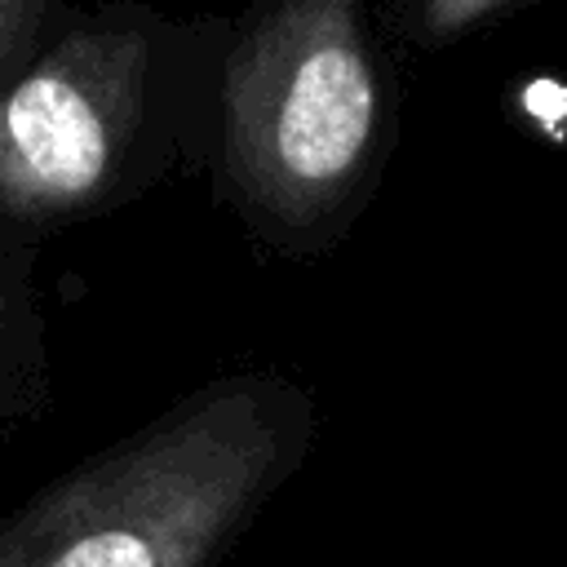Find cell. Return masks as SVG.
I'll return each instance as SVG.
<instances>
[{"instance_id": "obj_1", "label": "cell", "mask_w": 567, "mask_h": 567, "mask_svg": "<svg viewBox=\"0 0 567 567\" xmlns=\"http://www.w3.org/2000/svg\"><path fill=\"white\" fill-rule=\"evenodd\" d=\"M226 40L217 13L71 4L0 89V226L97 217L213 151Z\"/></svg>"}, {"instance_id": "obj_2", "label": "cell", "mask_w": 567, "mask_h": 567, "mask_svg": "<svg viewBox=\"0 0 567 567\" xmlns=\"http://www.w3.org/2000/svg\"><path fill=\"white\" fill-rule=\"evenodd\" d=\"M310 399L226 377L0 518V567H208L284 483Z\"/></svg>"}, {"instance_id": "obj_3", "label": "cell", "mask_w": 567, "mask_h": 567, "mask_svg": "<svg viewBox=\"0 0 567 567\" xmlns=\"http://www.w3.org/2000/svg\"><path fill=\"white\" fill-rule=\"evenodd\" d=\"M390 89L368 0H252L230 22L213 155L275 239H319L372 182Z\"/></svg>"}, {"instance_id": "obj_4", "label": "cell", "mask_w": 567, "mask_h": 567, "mask_svg": "<svg viewBox=\"0 0 567 567\" xmlns=\"http://www.w3.org/2000/svg\"><path fill=\"white\" fill-rule=\"evenodd\" d=\"M71 0H0V89L22 71Z\"/></svg>"}, {"instance_id": "obj_5", "label": "cell", "mask_w": 567, "mask_h": 567, "mask_svg": "<svg viewBox=\"0 0 567 567\" xmlns=\"http://www.w3.org/2000/svg\"><path fill=\"white\" fill-rule=\"evenodd\" d=\"M509 4L514 0H399V18H403V31L412 40L443 44V40L474 31L478 22L496 18Z\"/></svg>"}, {"instance_id": "obj_6", "label": "cell", "mask_w": 567, "mask_h": 567, "mask_svg": "<svg viewBox=\"0 0 567 567\" xmlns=\"http://www.w3.org/2000/svg\"><path fill=\"white\" fill-rule=\"evenodd\" d=\"M31 328V306H27V288L18 279V244L0 239V399L18 390V372H22V332Z\"/></svg>"}]
</instances>
